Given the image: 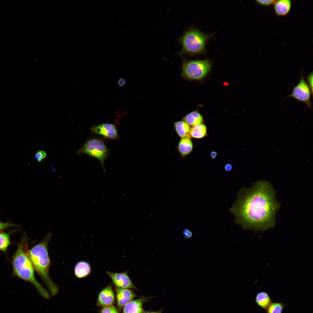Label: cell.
Masks as SVG:
<instances>
[{
	"instance_id": "obj_2",
	"label": "cell",
	"mask_w": 313,
	"mask_h": 313,
	"mask_svg": "<svg viewBox=\"0 0 313 313\" xmlns=\"http://www.w3.org/2000/svg\"><path fill=\"white\" fill-rule=\"evenodd\" d=\"M51 235L49 232L43 240L28 251V253L34 269L43 280L51 294L54 296L57 294L58 289L49 276L50 262L47 250Z\"/></svg>"
},
{
	"instance_id": "obj_22",
	"label": "cell",
	"mask_w": 313,
	"mask_h": 313,
	"mask_svg": "<svg viewBox=\"0 0 313 313\" xmlns=\"http://www.w3.org/2000/svg\"><path fill=\"white\" fill-rule=\"evenodd\" d=\"M100 313H119L118 309L114 306L103 307L100 310Z\"/></svg>"
},
{
	"instance_id": "obj_17",
	"label": "cell",
	"mask_w": 313,
	"mask_h": 313,
	"mask_svg": "<svg viewBox=\"0 0 313 313\" xmlns=\"http://www.w3.org/2000/svg\"><path fill=\"white\" fill-rule=\"evenodd\" d=\"M184 121L190 126H192L202 124L203 118L197 111H194L184 116L182 118Z\"/></svg>"
},
{
	"instance_id": "obj_12",
	"label": "cell",
	"mask_w": 313,
	"mask_h": 313,
	"mask_svg": "<svg viewBox=\"0 0 313 313\" xmlns=\"http://www.w3.org/2000/svg\"><path fill=\"white\" fill-rule=\"evenodd\" d=\"M151 298L141 297L132 300L123 307L122 313H143L145 312L143 307V304Z\"/></svg>"
},
{
	"instance_id": "obj_7",
	"label": "cell",
	"mask_w": 313,
	"mask_h": 313,
	"mask_svg": "<svg viewBox=\"0 0 313 313\" xmlns=\"http://www.w3.org/2000/svg\"><path fill=\"white\" fill-rule=\"evenodd\" d=\"M311 95L312 96L310 87L304 78L302 71L299 83L294 87L292 93L287 98L292 97L297 101L305 103L307 105V108L311 109Z\"/></svg>"
},
{
	"instance_id": "obj_18",
	"label": "cell",
	"mask_w": 313,
	"mask_h": 313,
	"mask_svg": "<svg viewBox=\"0 0 313 313\" xmlns=\"http://www.w3.org/2000/svg\"><path fill=\"white\" fill-rule=\"evenodd\" d=\"M207 128L203 124L192 126L190 132V137L195 139H201L206 135Z\"/></svg>"
},
{
	"instance_id": "obj_30",
	"label": "cell",
	"mask_w": 313,
	"mask_h": 313,
	"mask_svg": "<svg viewBox=\"0 0 313 313\" xmlns=\"http://www.w3.org/2000/svg\"><path fill=\"white\" fill-rule=\"evenodd\" d=\"M217 155V154L216 152L215 151H212L211 152L210 154V156L211 157L212 159L215 158Z\"/></svg>"
},
{
	"instance_id": "obj_25",
	"label": "cell",
	"mask_w": 313,
	"mask_h": 313,
	"mask_svg": "<svg viewBox=\"0 0 313 313\" xmlns=\"http://www.w3.org/2000/svg\"><path fill=\"white\" fill-rule=\"evenodd\" d=\"M313 72H312L305 78L312 95H313Z\"/></svg>"
},
{
	"instance_id": "obj_31",
	"label": "cell",
	"mask_w": 313,
	"mask_h": 313,
	"mask_svg": "<svg viewBox=\"0 0 313 313\" xmlns=\"http://www.w3.org/2000/svg\"><path fill=\"white\" fill-rule=\"evenodd\" d=\"M161 310H159L156 311L144 312L143 313H161Z\"/></svg>"
},
{
	"instance_id": "obj_15",
	"label": "cell",
	"mask_w": 313,
	"mask_h": 313,
	"mask_svg": "<svg viewBox=\"0 0 313 313\" xmlns=\"http://www.w3.org/2000/svg\"><path fill=\"white\" fill-rule=\"evenodd\" d=\"M191 127L183 120L178 121L174 123V128L176 133L180 139L190 137Z\"/></svg>"
},
{
	"instance_id": "obj_11",
	"label": "cell",
	"mask_w": 313,
	"mask_h": 313,
	"mask_svg": "<svg viewBox=\"0 0 313 313\" xmlns=\"http://www.w3.org/2000/svg\"><path fill=\"white\" fill-rule=\"evenodd\" d=\"M136 296L135 293L128 289L117 287L116 298L118 309L121 310L127 303Z\"/></svg>"
},
{
	"instance_id": "obj_14",
	"label": "cell",
	"mask_w": 313,
	"mask_h": 313,
	"mask_svg": "<svg viewBox=\"0 0 313 313\" xmlns=\"http://www.w3.org/2000/svg\"><path fill=\"white\" fill-rule=\"evenodd\" d=\"M274 5V9L277 16H285L290 11L292 1L290 0H277Z\"/></svg>"
},
{
	"instance_id": "obj_8",
	"label": "cell",
	"mask_w": 313,
	"mask_h": 313,
	"mask_svg": "<svg viewBox=\"0 0 313 313\" xmlns=\"http://www.w3.org/2000/svg\"><path fill=\"white\" fill-rule=\"evenodd\" d=\"M90 131L92 134H99L105 139H115L120 138L115 125L103 123L91 127Z\"/></svg>"
},
{
	"instance_id": "obj_19",
	"label": "cell",
	"mask_w": 313,
	"mask_h": 313,
	"mask_svg": "<svg viewBox=\"0 0 313 313\" xmlns=\"http://www.w3.org/2000/svg\"><path fill=\"white\" fill-rule=\"evenodd\" d=\"M256 302L259 306L266 309L271 302L268 294L265 292H261L257 294Z\"/></svg>"
},
{
	"instance_id": "obj_6",
	"label": "cell",
	"mask_w": 313,
	"mask_h": 313,
	"mask_svg": "<svg viewBox=\"0 0 313 313\" xmlns=\"http://www.w3.org/2000/svg\"><path fill=\"white\" fill-rule=\"evenodd\" d=\"M78 154H86L98 159L102 167L103 171L105 170L104 163L105 159L110 155L107 147L101 139L98 138H91L85 142L78 150Z\"/></svg>"
},
{
	"instance_id": "obj_16",
	"label": "cell",
	"mask_w": 313,
	"mask_h": 313,
	"mask_svg": "<svg viewBox=\"0 0 313 313\" xmlns=\"http://www.w3.org/2000/svg\"><path fill=\"white\" fill-rule=\"evenodd\" d=\"M91 271L89 264L85 261L79 262L76 264L74 268L75 275L79 278L86 277L90 274Z\"/></svg>"
},
{
	"instance_id": "obj_20",
	"label": "cell",
	"mask_w": 313,
	"mask_h": 313,
	"mask_svg": "<svg viewBox=\"0 0 313 313\" xmlns=\"http://www.w3.org/2000/svg\"><path fill=\"white\" fill-rule=\"evenodd\" d=\"M10 243L9 234L0 232V251H6Z\"/></svg>"
},
{
	"instance_id": "obj_5",
	"label": "cell",
	"mask_w": 313,
	"mask_h": 313,
	"mask_svg": "<svg viewBox=\"0 0 313 313\" xmlns=\"http://www.w3.org/2000/svg\"><path fill=\"white\" fill-rule=\"evenodd\" d=\"M211 65L208 60H184L181 76L189 80H199L203 78L210 70Z\"/></svg>"
},
{
	"instance_id": "obj_1",
	"label": "cell",
	"mask_w": 313,
	"mask_h": 313,
	"mask_svg": "<svg viewBox=\"0 0 313 313\" xmlns=\"http://www.w3.org/2000/svg\"><path fill=\"white\" fill-rule=\"evenodd\" d=\"M275 194L271 185L264 181L240 190L230 210L236 222L245 229L262 232L274 227L280 207Z\"/></svg>"
},
{
	"instance_id": "obj_28",
	"label": "cell",
	"mask_w": 313,
	"mask_h": 313,
	"mask_svg": "<svg viewBox=\"0 0 313 313\" xmlns=\"http://www.w3.org/2000/svg\"><path fill=\"white\" fill-rule=\"evenodd\" d=\"M125 81L123 78H120L118 81V84L120 87H123L125 84Z\"/></svg>"
},
{
	"instance_id": "obj_29",
	"label": "cell",
	"mask_w": 313,
	"mask_h": 313,
	"mask_svg": "<svg viewBox=\"0 0 313 313\" xmlns=\"http://www.w3.org/2000/svg\"><path fill=\"white\" fill-rule=\"evenodd\" d=\"M232 165L230 164H227L225 166V170L227 171H230L232 169Z\"/></svg>"
},
{
	"instance_id": "obj_24",
	"label": "cell",
	"mask_w": 313,
	"mask_h": 313,
	"mask_svg": "<svg viewBox=\"0 0 313 313\" xmlns=\"http://www.w3.org/2000/svg\"><path fill=\"white\" fill-rule=\"evenodd\" d=\"M277 1L275 0H256V1L260 5L268 6L274 5Z\"/></svg>"
},
{
	"instance_id": "obj_21",
	"label": "cell",
	"mask_w": 313,
	"mask_h": 313,
	"mask_svg": "<svg viewBox=\"0 0 313 313\" xmlns=\"http://www.w3.org/2000/svg\"><path fill=\"white\" fill-rule=\"evenodd\" d=\"M284 307V304L280 303L271 302L266 308L267 313H281Z\"/></svg>"
},
{
	"instance_id": "obj_10",
	"label": "cell",
	"mask_w": 313,
	"mask_h": 313,
	"mask_svg": "<svg viewBox=\"0 0 313 313\" xmlns=\"http://www.w3.org/2000/svg\"><path fill=\"white\" fill-rule=\"evenodd\" d=\"M115 301V296L112 287L109 285L100 292L97 298V305L103 307L112 306Z\"/></svg>"
},
{
	"instance_id": "obj_3",
	"label": "cell",
	"mask_w": 313,
	"mask_h": 313,
	"mask_svg": "<svg viewBox=\"0 0 313 313\" xmlns=\"http://www.w3.org/2000/svg\"><path fill=\"white\" fill-rule=\"evenodd\" d=\"M27 245L23 240L14 254L12 261L14 274L20 278L31 283L43 297L48 299L50 294L36 280L34 268L27 251Z\"/></svg>"
},
{
	"instance_id": "obj_9",
	"label": "cell",
	"mask_w": 313,
	"mask_h": 313,
	"mask_svg": "<svg viewBox=\"0 0 313 313\" xmlns=\"http://www.w3.org/2000/svg\"><path fill=\"white\" fill-rule=\"evenodd\" d=\"M106 272L117 288L137 289L133 284L127 272L122 273H114L106 271Z\"/></svg>"
},
{
	"instance_id": "obj_27",
	"label": "cell",
	"mask_w": 313,
	"mask_h": 313,
	"mask_svg": "<svg viewBox=\"0 0 313 313\" xmlns=\"http://www.w3.org/2000/svg\"><path fill=\"white\" fill-rule=\"evenodd\" d=\"M184 237L185 239L190 238L192 236V232L188 229H184L183 231Z\"/></svg>"
},
{
	"instance_id": "obj_13",
	"label": "cell",
	"mask_w": 313,
	"mask_h": 313,
	"mask_svg": "<svg viewBox=\"0 0 313 313\" xmlns=\"http://www.w3.org/2000/svg\"><path fill=\"white\" fill-rule=\"evenodd\" d=\"M193 144L190 138L180 139L177 150L181 157L184 158L189 154L193 149Z\"/></svg>"
},
{
	"instance_id": "obj_23",
	"label": "cell",
	"mask_w": 313,
	"mask_h": 313,
	"mask_svg": "<svg viewBox=\"0 0 313 313\" xmlns=\"http://www.w3.org/2000/svg\"><path fill=\"white\" fill-rule=\"evenodd\" d=\"M47 156L46 152L43 151L39 150L35 154V159L40 162L43 159L45 158Z\"/></svg>"
},
{
	"instance_id": "obj_4",
	"label": "cell",
	"mask_w": 313,
	"mask_h": 313,
	"mask_svg": "<svg viewBox=\"0 0 313 313\" xmlns=\"http://www.w3.org/2000/svg\"><path fill=\"white\" fill-rule=\"evenodd\" d=\"M208 36L196 29L187 31L179 39L182 49L179 54H194L203 52Z\"/></svg>"
},
{
	"instance_id": "obj_26",
	"label": "cell",
	"mask_w": 313,
	"mask_h": 313,
	"mask_svg": "<svg viewBox=\"0 0 313 313\" xmlns=\"http://www.w3.org/2000/svg\"><path fill=\"white\" fill-rule=\"evenodd\" d=\"M18 226L13 223L8 222H3L0 221V230L8 228L10 227Z\"/></svg>"
}]
</instances>
